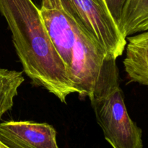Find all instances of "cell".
I'll return each mask as SVG.
<instances>
[{
	"label": "cell",
	"mask_w": 148,
	"mask_h": 148,
	"mask_svg": "<svg viewBox=\"0 0 148 148\" xmlns=\"http://www.w3.org/2000/svg\"><path fill=\"white\" fill-rule=\"evenodd\" d=\"M0 12L12 32L23 72L62 103L78 91L32 0H0Z\"/></svg>",
	"instance_id": "6da1fadb"
},
{
	"label": "cell",
	"mask_w": 148,
	"mask_h": 148,
	"mask_svg": "<svg viewBox=\"0 0 148 148\" xmlns=\"http://www.w3.org/2000/svg\"><path fill=\"white\" fill-rule=\"evenodd\" d=\"M116 60L107 55L88 98L97 122L111 147L143 148V132L127 111Z\"/></svg>",
	"instance_id": "7a4b0ae2"
},
{
	"label": "cell",
	"mask_w": 148,
	"mask_h": 148,
	"mask_svg": "<svg viewBox=\"0 0 148 148\" xmlns=\"http://www.w3.org/2000/svg\"><path fill=\"white\" fill-rule=\"evenodd\" d=\"M75 21L116 59L125 51L127 39L120 31L104 0H64Z\"/></svg>",
	"instance_id": "3957f363"
},
{
	"label": "cell",
	"mask_w": 148,
	"mask_h": 148,
	"mask_svg": "<svg viewBox=\"0 0 148 148\" xmlns=\"http://www.w3.org/2000/svg\"><path fill=\"white\" fill-rule=\"evenodd\" d=\"M107 55L101 45L77 23L69 75L79 96L88 97L90 95Z\"/></svg>",
	"instance_id": "277c9868"
},
{
	"label": "cell",
	"mask_w": 148,
	"mask_h": 148,
	"mask_svg": "<svg viewBox=\"0 0 148 148\" xmlns=\"http://www.w3.org/2000/svg\"><path fill=\"white\" fill-rule=\"evenodd\" d=\"M39 12L45 28L69 74L76 36V21L64 0H41Z\"/></svg>",
	"instance_id": "5b68a950"
},
{
	"label": "cell",
	"mask_w": 148,
	"mask_h": 148,
	"mask_svg": "<svg viewBox=\"0 0 148 148\" xmlns=\"http://www.w3.org/2000/svg\"><path fill=\"white\" fill-rule=\"evenodd\" d=\"M0 140L10 148H59L55 129L32 121L1 123Z\"/></svg>",
	"instance_id": "8992f818"
},
{
	"label": "cell",
	"mask_w": 148,
	"mask_h": 148,
	"mask_svg": "<svg viewBox=\"0 0 148 148\" xmlns=\"http://www.w3.org/2000/svg\"><path fill=\"white\" fill-rule=\"evenodd\" d=\"M126 39L124 69L132 82L148 87V30Z\"/></svg>",
	"instance_id": "52a82bcc"
},
{
	"label": "cell",
	"mask_w": 148,
	"mask_h": 148,
	"mask_svg": "<svg viewBox=\"0 0 148 148\" xmlns=\"http://www.w3.org/2000/svg\"><path fill=\"white\" fill-rule=\"evenodd\" d=\"M119 28L128 36L148 30V0H127L123 8Z\"/></svg>",
	"instance_id": "ba28073f"
},
{
	"label": "cell",
	"mask_w": 148,
	"mask_h": 148,
	"mask_svg": "<svg viewBox=\"0 0 148 148\" xmlns=\"http://www.w3.org/2000/svg\"><path fill=\"white\" fill-rule=\"evenodd\" d=\"M24 80L22 72L0 67V120L12 108L17 90Z\"/></svg>",
	"instance_id": "9c48e42d"
},
{
	"label": "cell",
	"mask_w": 148,
	"mask_h": 148,
	"mask_svg": "<svg viewBox=\"0 0 148 148\" xmlns=\"http://www.w3.org/2000/svg\"><path fill=\"white\" fill-rule=\"evenodd\" d=\"M111 16L116 23L119 26V23L121 19V14H122L123 8L124 7L127 0H104Z\"/></svg>",
	"instance_id": "30bf717a"
},
{
	"label": "cell",
	"mask_w": 148,
	"mask_h": 148,
	"mask_svg": "<svg viewBox=\"0 0 148 148\" xmlns=\"http://www.w3.org/2000/svg\"><path fill=\"white\" fill-rule=\"evenodd\" d=\"M0 148H10V147H7V146L6 145H4V143H3L2 142H1V140H0Z\"/></svg>",
	"instance_id": "8fae6325"
}]
</instances>
